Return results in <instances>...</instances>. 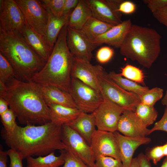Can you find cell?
<instances>
[{
    "instance_id": "6da1fadb",
    "label": "cell",
    "mask_w": 167,
    "mask_h": 167,
    "mask_svg": "<svg viewBox=\"0 0 167 167\" xmlns=\"http://www.w3.org/2000/svg\"><path fill=\"white\" fill-rule=\"evenodd\" d=\"M0 97L7 102L21 124L39 125L51 122L42 86L38 84L11 78L5 84L0 83Z\"/></svg>"
},
{
    "instance_id": "7a4b0ae2",
    "label": "cell",
    "mask_w": 167,
    "mask_h": 167,
    "mask_svg": "<svg viewBox=\"0 0 167 167\" xmlns=\"http://www.w3.org/2000/svg\"><path fill=\"white\" fill-rule=\"evenodd\" d=\"M62 126L51 122L42 125H18L12 132L3 128L1 136L7 146L20 153L23 159L28 156H45L56 150H65L62 140Z\"/></svg>"
},
{
    "instance_id": "3957f363",
    "label": "cell",
    "mask_w": 167,
    "mask_h": 167,
    "mask_svg": "<svg viewBox=\"0 0 167 167\" xmlns=\"http://www.w3.org/2000/svg\"><path fill=\"white\" fill-rule=\"evenodd\" d=\"M0 53L15 69L17 79L26 82H32L33 76L41 70L46 62L17 31L0 29Z\"/></svg>"
},
{
    "instance_id": "277c9868",
    "label": "cell",
    "mask_w": 167,
    "mask_h": 167,
    "mask_svg": "<svg viewBox=\"0 0 167 167\" xmlns=\"http://www.w3.org/2000/svg\"><path fill=\"white\" fill-rule=\"evenodd\" d=\"M68 23L61 30L45 66L32 77V82L42 86H52L69 92L71 73L74 57L67 46Z\"/></svg>"
},
{
    "instance_id": "5b68a950",
    "label": "cell",
    "mask_w": 167,
    "mask_h": 167,
    "mask_svg": "<svg viewBox=\"0 0 167 167\" xmlns=\"http://www.w3.org/2000/svg\"><path fill=\"white\" fill-rule=\"evenodd\" d=\"M161 36L152 28L132 24L120 47L121 55L150 68L158 57Z\"/></svg>"
},
{
    "instance_id": "8992f818",
    "label": "cell",
    "mask_w": 167,
    "mask_h": 167,
    "mask_svg": "<svg viewBox=\"0 0 167 167\" xmlns=\"http://www.w3.org/2000/svg\"><path fill=\"white\" fill-rule=\"evenodd\" d=\"M100 93L104 100H108L129 110L135 111L141 103L136 94L122 88L109 76V73L101 66L97 75Z\"/></svg>"
},
{
    "instance_id": "52a82bcc",
    "label": "cell",
    "mask_w": 167,
    "mask_h": 167,
    "mask_svg": "<svg viewBox=\"0 0 167 167\" xmlns=\"http://www.w3.org/2000/svg\"><path fill=\"white\" fill-rule=\"evenodd\" d=\"M69 93L82 112L93 113L104 101L100 92L80 80L71 78Z\"/></svg>"
},
{
    "instance_id": "ba28073f",
    "label": "cell",
    "mask_w": 167,
    "mask_h": 167,
    "mask_svg": "<svg viewBox=\"0 0 167 167\" xmlns=\"http://www.w3.org/2000/svg\"><path fill=\"white\" fill-rule=\"evenodd\" d=\"M62 140L69 151L82 160L89 167H94L95 160L90 146L75 131L64 124L62 126Z\"/></svg>"
},
{
    "instance_id": "9c48e42d",
    "label": "cell",
    "mask_w": 167,
    "mask_h": 167,
    "mask_svg": "<svg viewBox=\"0 0 167 167\" xmlns=\"http://www.w3.org/2000/svg\"><path fill=\"white\" fill-rule=\"evenodd\" d=\"M22 11L28 26L43 36L48 20V13L40 0H15Z\"/></svg>"
},
{
    "instance_id": "30bf717a",
    "label": "cell",
    "mask_w": 167,
    "mask_h": 167,
    "mask_svg": "<svg viewBox=\"0 0 167 167\" xmlns=\"http://www.w3.org/2000/svg\"><path fill=\"white\" fill-rule=\"evenodd\" d=\"M126 109L108 100H104L93 113L97 130L114 133L117 131L119 118Z\"/></svg>"
},
{
    "instance_id": "8fae6325",
    "label": "cell",
    "mask_w": 167,
    "mask_h": 167,
    "mask_svg": "<svg viewBox=\"0 0 167 167\" xmlns=\"http://www.w3.org/2000/svg\"><path fill=\"white\" fill-rule=\"evenodd\" d=\"M26 23L24 15L15 0H0V29L21 33Z\"/></svg>"
},
{
    "instance_id": "7c38bea8",
    "label": "cell",
    "mask_w": 167,
    "mask_h": 167,
    "mask_svg": "<svg viewBox=\"0 0 167 167\" xmlns=\"http://www.w3.org/2000/svg\"><path fill=\"white\" fill-rule=\"evenodd\" d=\"M122 0H86L94 18L113 26L121 23L122 13L118 11Z\"/></svg>"
},
{
    "instance_id": "4fadbf2b",
    "label": "cell",
    "mask_w": 167,
    "mask_h": 167,
    "mask_svg": "<svg viewBox=\"0 0 167 167\" xmlns=\"http://www.w3.org/2000/svg\"><path fill=\"white\" fill-rule=\"evenodd\" d=\"M90 145L95 159L97 156L101 155L111 157L122 162L119 150L114 133L96 130Z\"/></svg>"
},
{
    "instance_id": "5bb4252c",
    "label": "cell",
    "mask_w": 167,
    "mask_h": 167,
    "mask_svg": "<svg viewBox=\"0 0 167 167\" xmlns=\"http://www.w3.org/2000/svg\"><path fill=\"white\" fill-rule=\"evenodd\" d=\"M66 39L68 49L74 57L90 62L92 51L99 46L88 39L80 30L68 26Z\"/></svg>"
},
{
    "instance_id": "9a60e30c",
    "label": "cell",
    "mask_w": 167,
    "mask_h": 167,
    "mask_svg": "<svg viewBox=\"0 0 167 167\" xmlns=\"http://www.w3.org/2000/svg\"><path fill=\"white\" fill-rule=\"evenodd\" d=\"M117 131L129 137L143 138L150 134V129L144 125L134 111L125 109L121 115Z\"/></svg>"
},
{
    "instance_id": "2e32d148",
    "label": "cell",
    "mask_w": 167,
    "mask_h": 167,
    "mask_svg": "<svg viewBox=\"0 0 167 167\" xmlns=\"http://www.w3.org/2000/svg\"><path fill=\"white\" fill-rule=\"evenodd\" d=\"M101 66L93 65L88 60L74 57L71 78L77 79L100 92L98 79Z\"/></svg>"
},
{
    "instance_id": "e0dca14e",
    "label": "cell",
    "mask_w": 167,
    "mask_h": 167,
    "mask_svg": "<svg viewBox=\"0 0 167 167\" xmlns=\"http://www.w3.org/2000/svg\"><path fill=\"white\" fill-rule=\"evenodd\" d=\"M119 150L122 162L124 167H130L134 153L142 145L149 143L150 138L131 137L121 134L117 131L114 132Z\"/></svg>"
},
{
    "instance_id": "ac0fdd59",
    "label": "cell",
    "mask_w": 167,
    "mask_h": 167,
    "mask_svg": "<svg viewBox=\"0 0 167 167\" xmlns=\"http://www.w3.org/2000/svg\"><path fill=\"white\" fill-rule=\"evenodd\" d=\"M132 25L130 19L122 21L97 37L93 42L98 45L105 44L119 48Z\"/></svg>"
},
{
    "instance_id": "d6986e66",
    "label": "cell",
    "mask_w": 167,
    "mask_h": 167,
    "mask_svg": "<svg viewBox=\"0 0 167 167\" xmlns=\"http://www.w3.org/2000/svg\"><path fill=\"white\" fill-rule=\"evenodd\" d=\"M64 124L77 132L90 145L92 137L96 130L93 113H82L76 118Z\"/></svg>"
},
{
    "instance_id": "ffe728a7",
    "label": "cell",
    "mask_w": 167,
    "mask_h": 167,
    "mask_svg": "<svg viewBox=\"0 0 167 167\" xmlns=\"http://www.w3.org/2000/svg\"><path fill=\"white\" fill-rule=\"evenodd\" d=\"M48 12V20L43 38L51 53L61 30L68 23L69 17L62 16L57 17L50 12Z\"/></svg>"
},
{
    "instance_id": "44dd1931",
    "label": "cell",
    "mask_w": 167,
    "mask_h": 167,
    "mask_svg": "<svg viewBox=\"0 0 167 167\" xmlns=\"http://www.w3.org/2000/svg\"><path fill=\"white\" fill-rule=\"evenodd\" d=\"M42 92L44 100L47 105L56 104L70 108H77L69 92L52 86H42Z\"/></svg>"
},
{
    "instance_id": "7402d4cb",
    "label": "cell",
    "mask_w": 167,
    "mask_h": 167,
    "mask_svg": "<svg viewBox=\"0 0 167 167\" xmlns=\"http://www.w3.org/2000/svg\"><path fill=\"white\" fill-rule=\"evenodd\" d=\"M21 33L31 48L46 62L51 53L43 38L33 31L26 23Z\"/></svg>"
},
{
    "instance_id": "603a6c76",
    "label": "cell",
    "mask_w": 167,
    "mask_h": 167,
    "mask_svg": "<svg viewBox=\"0 0 167 167\" xmlns=\"http://www.w3.org/2000/svg\"><path fill=\"white\" fill-rule=\"evenodd\" d=\"M48 106L50 109L51 122L61 126L74 119L83 113L77 108L58 104H51Z\"/></svg>"
},
{
    "instance_id": "cb8c5ba5",
    "label": "cell",
    "mask_w": 167,
    "mask_h": 167,
    "mask_svg": "<svg viewBox=\"0 0 167 167\" xmlns=\"http://www.w3.org/2000/svg\"><path fill=\"white\" fill-rule=\"evenodd\" d=\"M92 16L91 10L86 0H79L69 17L68 26L75 29L81 30Z\"/></svg>"
},
{
    "instance_id": "d4e9b609",
    "label": "cell",
    "mask_w": 167,
    "mask_h": 167,
    "mask_svg": "<svg viewBox=\"0 0 167 167\" xmlns=\"http://www.w3.org/2000/svg\"><path fill=\"white\" fill-rule=\"evenodd\" d=\"M113 26L92 16L87 21L81 31L89 40L93 41Z\"/></svg>"
},
{
    "instance_id": "484cf974",
    "label": "cell",
    "mask_w": 167,
    "mask_h": 167,
    "mask_svg": "<svg viewBox=\"0 0 167 167\" xmlns=\"http://www.w3.org/2000/svg\"><path fill=\"white\" fill-rule=\"evenodd\" d=\"M64 150L61 151L59 156H55L53 152L46 156H39L36 158L28 157L26 158V167H59L65 162Z\"/></svg>"
},
{
    "instance_id": "4316f807",
    "label": "cell",
    "mask_w": 167,
    "mask_h": 167,
    "mask_svg": "<svg viewBox=\"0 0 167 167\" xmlns=\"http://www.w3.org/2000/svg\"><path fill=\"white\" fill-rule=\"evenodd\" d=\"M109 77L124 90L137 94L139 98L149 89L148 87L141 86L136 83L123 78L119 74L112 71L109 73Z\"/></svg>"
},
{
    "instance_id": "83f0119b",
    "label": "cell",
    "mask_w": 167,
    "mask_h": 167,
    "mask_svg": "<svg viewBox=\"0 0 167 167\" xmlns=\"http://www.w3.org/2000/svg\"><path fill=\"white\" fill-rule=\"evenodd\" d=\"M135 112L147 127L154 122L158 115L157 111L154 106L141 103L137 106Z\"/></svg>"
},
{
    "instance_id": "f1b7e54d",
    "label": "cell",
    "mask_w": 167,
    "mask_h": 167,
    "mask_svg": "<svg viewBox=\"0 0 167 167\" xmlns=\"http://www.w3.org/2000/svg\"><path fill=\"white\" fill-rule=\"evenodd\" d=\"M119 74L122 76L136 83L144 85V75L142 70L131 65L127 64L121 68Z\"/></svg>"
},
{
    "instance_id": "f546056e",
    "label": "cell",
    "mask_w": 167,
    "mask_h": 167,
    "mask_svg": "<svg viewBox=\"0 0 167 167\" xmlns=\"http://www.w3.org/2000/svg\"><path fill=\"white\" fill-rule=\"evenodd\" d=\"M17 78L16 72L11 64L0 53V82L5 84L11 78Z\"/></svg>"
},
{
    "instance_id": "4dcf8cb0",
    "label": "cell",
    "mask_w": 167,
    "mask_h": 167,
    "mask_svg": "<svg viewBox=\"0 0 167 167\" xmlns=\"http://www.w3.org/2000/svg\"><path fill=\"white\" fill-rule=\"evenodd\" d=\"M163 90L158 87L149 89L140 97L141 103L147 105L154 106L155 103L163 97Z\"/></svg>"
},
{
    "instance_id": "1f68e13d",
    "label": "cell",
    "mask_w": 167,
    "mask_h": 167,
    "mask_svg": "<svg viewBox=\"0 0 167 167\" xmlns=\"http://www.w3.org/2000/svg\"><path fill=\"white\" fill-rule=\"evenodd\" d=\"M41 2L47 11L57 17L61 16L66 0H42Z\"/></svg>"
},
{
    "instance_id": "d6a6232c",
    "label": "cell",
    "mask_w": 167,
    "mask_h": 167,
    "mask_svg": "<svg viewBox=\"0 0 167 167\" xmlns=\"http://www.w3.org/2000/svg\"><path fill=\"white\" fill-rule=\"evenodd\" d=\"M1 122L4 130L7 132H13L17 125L15 121L16 116L11 109H9L0 115Z\"/></svg>"
},
{
    "instance_id": "836d02e7",
    "label": "cell",
    "mask_w": 167,
    "mask_h": 167,
    "mask_svg": "<svg viewBox=\"0 0 167 167\" xmlns=\"http://www.w3.org/2000/svg\"><path fill=\"white\" fill-rule=\"evenodd\" d=\"M95 159L94 167H124L121 161L111 157L100 155Z\"/></svg>"
},
{
    "instance_id": "e575fe53",
    "label": "cell",
    "mask_w": 167,
    "mask_h": 167,
    "mask_svg": "<svg viewBox=\"0 0 167 167\" xmlns=\"http://www.w3.org/2000/svg\"><path fill=\"white\" fill-rule=\"evenodd\" d=\"M64 163L62 167H89L71 152L65 150Z\"/></svg>"
},
{
    "instance_id": "d590c367",
    "label": "cell",
    "mask_w": 167,
    "mask_h": 167,
    "mask_svg": "<svg viewBox=\"0 0 167 167\" xmlns=\"http://www.w3.org/2000/svg\"><path fill=\"white\" fill-rule=\"evenodd\" d=\"M145 154L147 158L152 161L155 165L165 156L163 153L162 145L156 146L152 148H148Z\"/></svg>"
},
{
    "instance_id": "8d00e7d4",
    "label": "cell",
    "mask_w": 167,
    "mask_h": 167,
    "mask_svg": "<svg viewBox=\"0 0 167 167\" xmlns=\"http://www.w3.org/2000/svg\"><path fill=\"white\" fill-rule=\"evenodd\" d=\"M114 54V50L108 46H103L97 51L96 57L97 61L103 64L109 62Z\"/></svg>"
},
{
    "instance_id": "74e56055",
    "label": "cell",
    "mask_w": 167,
    "mask_h": 167,
    "mask_svg": "<svg viewBox=\"0 0 167 167\" xmlns=\"http://www.w3.org/2000/svg\"><path fill=\"white\" fill-rule=\"evenodd\" d=\"M10 160V167H23L22 155L14 149L10 148L6 151Z\"/></svg>"
},
{
    "instance_id": "f35d334b",
    "label": "cell",
    "mask_w": 167,
    "mask_h": 167,
    "mask_svg": "<svg viewBox=\"0 0 167 167\" xmlns=\"http://www.w3.org/2000/svg\"><path fill=\"white\" fill-rule=\"evenodd\" d=\"M143 2L152 13L167 6V0H144Z\"/></svg>"
},
{
    "instance_id": "ab89813d",
    "label": "cell",
    "mask_w": 167,
    "mask_h": 167,
    "mask_svg": "<svg viewBox=\"0 0 167 167\" xmlns=\"http://www.w3.org/2000/svg\"><path fill=\"white\" fill-rule=\"evenodd\" d=\"M136 9V5L132 2L122 0L119 5L118 11L121 13L131 14L134 13Z\"/></svg>"
},
{
    "instance_id": "60d3db41",
    "label": "cell",
    "mask_w": 167,
    "mask_h": 167,
    "mask_svg": "<svg viewBox=\"0 0 167 167\" xmlns=\"http://www.w3.org/2000/svg\"><path fill=\"white\" fill-rule=\"evenodd\" d=\"M156 131L167 132V109H165L164 114L161 119L156 122L154 126L150 129V134Z\"/></svg>"
},
{
    "instance_id": "b9f144b4",
    "label": "cell",
    "mask_w": 167,
    "mask_h": 167,
    "mask_svg": "<svg viewBox=\"0 0 167 167\" xmlns=\"http://www.w3.org/2000/svg\"><path fill=\"white\" fill-rule=\"evenodd\" d=\"M79 1V0H66L61 16L69 17Z\"/></svg>"
},
{
    "instance_id": "7bdbcfd3",
    "label": "cell",
    "mask_w": 167,
    "mask_h": 167,
    "mask_svg": "<svg viewBox=\"0 0 167 167\" xmlns=\"http://www.w3.org/2000/svg\"><path fill=\"white\" fill-rule=\"evenodd\" d=\"M154 17L167 28V6L152 13Z\"/></svg>"
},
{
    "instance_id": "ee69618b",
    "label": "cell",
    "mask_w": 167,
    "mask_h": 167,
    "mask_svg": "<svg viewBox=\"0 0 167 167\" xmlns=\"http://www.w3.org/2000/svg\"><path fill=\"white\" fill-rule=\"evenodd\" d=\"M140 167H152L150 160L145 155L140 153L137 157Z\"/></svg>"
},
{
    "instance_id": "f6af8a7d",
    "label": "cell",
    "mask_w": 167,
    "mask_h": 167,
    "mask_svg": "<svg viewBox=\"0 0 167 167\" xmlns=\"http://www.w3.org/2000/svg\"><path fill=\"white\" fill-rule=\"evenodd\" d=\"M7 154L6 151L3 150L2 145L0 148V167H7Z\"/></svg>"
},
{
    "instance_id": "bcb514c9",
    "label": "cell",
    "mask_w": 167,
    "mask_h": 167,
    "mask_svg": "<svg viewBox=\"0 0 167 167\" xmlns=\"http://www.w3.org/2000/svg\"><path fill=\"white\" fill-rule=\"evenodd\" d=\"M8 106L7 102L3 98L0 97V115L9 109Z\"/></svg>"
},
{
    "instance_id": "7dc6e473",
    "label": "cell",
    "mask_w": 167,
    "mask_h": 167,
    "mask_svg": "<svg viewBox=\"0 0 167 167\" xmlns=\"http://www.w3.org/2000/svg\"><path fill=\"white\" fill-rule=\"evenodd\" d=\"M130 167H140L137 157L132 159Z\"/></svg>"
},
{
    "instance_id": "c3c4849f",
    "label": "cell",
    "mask_w": 167,
    "mask_h": 167,
    "mask_svg": "<svg viewBox=\"0 0 167 167\" xmlns=\"http://www.w3.org/2000/svg\"><path fill=\"white\" fill-rule=\"evenodd\" d=\"M162 104L166 106L165 109H167V90L165 94L163 96L161 100Z\"/></svg>"
},
{
    "instance_id": "681fc988",
    "label": "cell",
    "mask_w": 167,
    "mask_h": 167,
    "mask_svg": "<svg viewBox=\"0 0 167 167\" xmlns=\"http://www.w3.org/2000/svg\"><path fill=\"white\" fill-rule=\"evenodd\" d=\"M163 153L165 156H167V142L162 145Z\"/></svg>"
},
{
    "instance_id": "f907efd6",
    "label": "cell",
    "mask_w": 167,
    "mask_h": 167,
    "mask_svg": "<svg viewBox=\"0 0 167 167\" xmlns=\"http://www.w3.org/2000/svg\"><path fill=\"white\" fill-rule=\"evenodd\" d=\"M160 167H167V156L164 160L162 165Z\"/></svg>"
}]
</instances>
